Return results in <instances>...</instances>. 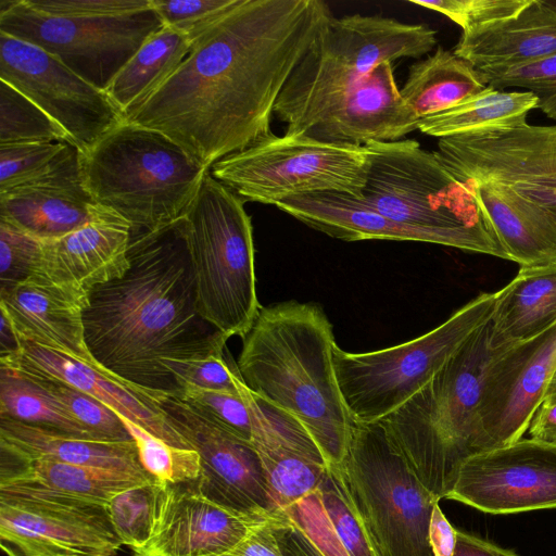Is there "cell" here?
<instances>
[{
	"label": "cell",
	"instance_id": "obj_49",
	"mask_svg": "<svg viewBox=\"0 0 556 556\" xmlns=\"http://www.w3.org/2000/svg\"><path fill=\"white\" fill-rule=\"evenodd\" d=\"M528 432L530 439L556 446V394L543 399L531 418Z\"/></svg>",
	"mask_w": 556,
	"mask_h": 556
},
{
	"label": "cell",
	"instance_id": "obj_46",
	"mask_svg": "<svg viewBox=\"0 0 556 556\" xmlns=\"http://www.w3.org/2000/svg\"><path fill=\"white\" fill-rule=\"evenodd\" d=\"M232 364L233 362L224 355L193 362L172 363L168 369L175 376L181 392L187 386L236 392Z\"/></svg>",
	"mask_w": 556,
	"mask_h": 556
},
{
	"label": "cell",
	"instance_id": "obj_38",
	"mask_svg": "<svg viewBox=\"0 0 556 556\" xmlns=\"http://www.w3.org/2000/svg\"><path fill=\"white\" fill-rule=\"evenodd\" d=\"M121 418L136 443L142 467L152 477L172 485L190 484L198 480L201 459L195 450L172 445L127 418Z\"/></svg>",
	"mask_w": 556,
	"mask_h": 556
},
{
	"label": "cell",
	"instance_id": "obj_20",
	"mask_svg": "<svg viewBox=\"0 0 556 556\" xmlns=\"http://www.w3.org/2000/svg\"><path fill=\"white\" fill-rule=\"evenodd\" d=\"M269 517L225 508L202 496L191 483L169 484L154 533L138 556L219 555Z\"/></svg>",
	"mask_w": 556,
	"mask_h": 556
},
{
	"label": "cell",
	"instance_id": "obj_11",
	"mask_svg": "<svg viewBox=\"0 0 556 556\" xmlns=\"http://www.w3.org/2000/svg\"><path fill=\"white\" fill-rule=\"evenodd\" d=\"M334 467L381 556H434L428 532L440 498L393 447L380 422H354L348 453Z\"/></svg>",
	"mask_w": 556,
	"mask_h": 556
},
{
	"label": "cell",
	"instance_id": "obj_14",
	"mask_svg": "<svg viewBox=\"0 0 556 556\" xmlns=\"http://www.w3.org/2000/svg\"><path fill=\"white\" fill-rule=\"evenodd\" d=\"M438 148L459 176L504 185L556 220V126L490 128L439 138Z\"/></svg>",
	"mask_w": 556,
	"mask_h": 556
},
{
	"label": "cell",
	"instance_id": "obj_3",
	"mask_svg": "<svg viewBox=\"0 0 556 556\" xmlns=\"http://www.w3.org/2000/svg\"><path fill=\"white\" fill-rule=\"evenodd\" d=\"M337 346L319 304L289 300L261 306L236 363L245 386L293 416L329 466L343 462L354 425L337 380Z\"/></svg>",
	"mask_w": 556,
	"mask_h": 556
},
{
	"label": "cell",
	"instance_id": "obj_45",
	"mask_svg": "<svg viewBox=\"0 0 556 556\" xmlns=\"http://www.w3.org/2000/svg\"><path fill=\"white\" fill-rule=\"evenodd\" d=\"M437 11L462 27L463 31L500 21L521 11L529 0H409Z\"/></svg>",
	"mask_w": 556,
	"mask_h": 556
},
{
	"label": "cell",
	"instance_id": "obj_41",
	"mask_svg": "<svg viewBox=\"0 0 556 556\" xmlns=\"http://www.w3.org/2000/svg\"><path fill=\"white\" fill-rule=\"evenodd\" d=\"M486 85L496 89L520 88L538 98V109L556 121V54L510 66L479 70Z\"/></svg>",
	"mask_w": 556,
	"mask_h": 556
},
{
	"label": "cell",
	"instance_id": "obj_15",
	"mask_svg": "<svg viewBox=\"0 0 556 556\" xmlns=\"http://www.w3.org/2000/svg\"><path fill=\"white\" fill-rule=\"evenodd\" d=\"M0 79L43 110L81 153L126 121L105 91L83 79L49 52L3 33H0Z\"/></svg>",
	"mask_w": 556,
	"mask_h": 556
},
{
	"label": "cell",
	"instance_id": "obj_5",
	"mask_svg": "<svg viewBox=\"0 0 556 556\" xmlns=\"http://www.w3.org/2000/svg\"><path fill=\"white\" fill-rule=\"evenodd\" d=\"M208 170L167 136L129 121L81 153L87 191L124 217L131 235L184 216Z\"/></svg>",
	"mask_w": 556,
	"mask_h": 556
},
{
	"label": "cell",
	"instance_id": "obj_53",
	"mask_svg": "<svg viewBox=\"0 0 556 556\" xmlns=\"http://www.w3.org/2000/svg\"><path fill=\"white\" fill-rule=\"evenodd\" d=\"M552 394H556V367L552 374L545 396Z\"/></svg>",
	"mask_w": 556,
	"mask_h": 556
},
{
	"label": "cell",
	"instance_id": "obj_4",
	"mask_svg": "<svg viewBox=\"0 0 556 556\" xmlns=\"http://www.w3.org/2000/svg\"><path fill=\"white\" fill-rule=\"evenodd\" d=\"M501 351L490 344L488 321L422 390L379 421L393 447L440 500L453 489L460 465L480 453L482 386Z\"/></svg>",
	"mask_w": 556,
	"mask_h": 556
},
{
	"label": "cell",
	"instance_id": "obj_6",
	"mask_svg": "<svg viewBox=\"0 0 556 556\" xmlns=\"http://www.w3.org/2000/svg\"><path fill=\"white\" fill-rule=\"evenodd\" d=\"M362 200L382 215L451 237L458 250L509 260L471 180L413 139L368 142Z\"/></svg>",
	"mask_w": 556,
	"mask_h": 556
},
{
	"label": "cell",
	"instance_id": "obj_19",
	"mask_svg": "<svg viewBox=\"0 0 556 556\" xmlns=\"http://www.w3.org/2000/svg\"><path fill=\"white\" fill-rule=\"evenodd\" d=\"M88 293L77 286L34 277L0 291V312L20 340L56 350L100 368L85 341L84 312Z\"/></svg>",
	"mask_w": 556,
	"mask_h": 556
},
{
	"label": "cell",
	"instance_id": "obj_18",
	"mask_svg": "<svg viewBox=\"0 0 556 556\" xmlns=\"http://www.w3.org/2000/svg\"><path fill=\"white\" fill-rule=\"evenodd\" d=\"M555 367L556 323L494 357L484 377L478 409L480 452L522 439L545 397Z\"/></svg>",
	"mask_w": 556,
	"mask_h": 556
},
{
	"label": "cell",
	"instance_id": "obj_47",
	"mask_svg": "<svg viewBox=\"0 0 556 556\" xmlns=\"http://www.w3.org/2000/svg\"><path fill=\"white\" fill-rule=\"evenodd\" d=\"M286 511L256 526L239 544L215 556H294L285 541Z\"/></svg>",
	"mask_w": 556,
	"mask_h": 556
},
{
	"label": "cell",
	"instance_id": "obj_21",
	"mask_svg": "<svg viewBox=\"0 0 556 556\" xmlns=\"http://www.w3.org/2000/svg\"><path fill=\"white\" fill-rule=\"evenodd\" d=\"M419 118L401 96L390 62L378 65L304 134L323 142L365 146L401 140Z\"/></svg>",
	"mask_w": 556,
	"mask_h": 556
},
{
	"label": "cell",
	"instance_id": "obj_28",
	"mask_svg": "<svg viewBox=\"0 0 556 556\" xmlns=\"http://www.w3.org/2000/svg\"><path fill=\"white\" fill-rule=\"evenodd\" d=\"M285 511L325 556H381L334 466L317 491Z\"/></svg>",
	"mask_w": 556,
	"mask_h": 556
},
{
	"label": "cell",
	"instance_id": "obj_52",
	"mask_svg": "<svg viewBox=\"0 0 556 556\" xmlns=\"http://www.w3.org/2000/svg\"><path fill=\"white\" fill-rule=\"evenodd\" d=\"M21 346V341L13 330L11 324L4 315L1 314L0 325V358L15 355Z\"/></svg>",
	"mask_w": 556,
	"mask_h": 556
},
{
	"label": "cell",
	"instance_id": "obj_13",
	"mask_svg": "<svg viewBox=\"0 0 556 556\" xmlns=\"http://www.w3.org/2000/svg\"><path fill=\"white\" fill-rule=\"evenodd\" d=\"M0 545L8 556H116L105 505L25 484H0Z\"/></svg>",
	"mask_w": 556,
	"mask_h": 556
},
{
	"label": "cell",
	"instance_id": "obj_33",
	"mask_svg": "<svg viewBox=\"0 0 556 556\" xmlns=\"http://www.w3.org/2000/svg\"><path fill=\"white\" fill-rule=\"evenodd\" d=\"M190 48L187 36L163 26L118 72L105 93L127 118L167 80Z\"/></svg>",
	"mask_w": 556,
	"mask_h": 556
},
{
	"label": "cell",
	"instance_id": "obj_29",
	"mask_svg": "<svg viewBox=\"0 0 556 556\" xmlns=\"http://www.w3.org/2000/svg\"><path fill=\"white\" fill-rule=\"evenodd\" d=\"M509 261L520 266L556 262V220L513 189L490 180H471Z\"/></svg>",
	"mask_w": 556,
	"mask_h": 556
},
{
	"label": "cell",
	"instance_id": "obj_44",
	"mask_svg": "<svg viewBox=\"0 0 556 556\" xmlns=\"http://www.w3.org/2000/svg\"><path fill=\"white\" fill-rule=\"evenodd\" d=\"M200 408L219 425L252 443V421L248 406L236 392L187 386L178 396Z\"/></svg>",
	"mask_w": 556,
	"mask_h": 556
},
{
	"label": "cell",
	"instance_id": "obj_22",
	"mask_svg": "<svg viewBox=\"0 0 556 556\" xmlns=\"http://www.w3.org/2000/svg\"><path fill=\"white\" fill-rule=\"evenodd\" d=\"M96 206L84 185L81 152L76 147L50 172L0 192V219L41 240L80 228Z\"/></svg>",
	"mask_w": 556,
	"mask_h": 556
},
{
	"label": "cell",
	"instance_id": "obj_36",
	"mask_svg": "<svg viewBox=\"0 0 556 556\" xmlns=\"http://www.w3.org/2000/svg\"><path fill=\"white\" fill-rule=\"evenodd\" d=\"M169 484L153 480L115 495L105 506L122 544L138 556L156 528Z\"/></svg>",
	"mask_w": 556,
	"mask_h": 556
},
{
	"label": "cell",
	"instance_id": "obj_39",
	"mask_svg": "<svg viewBox=\"0 0 556 556\" xmlns=\"http://www.w3.org/2000/svg\"><path fill=\"white\" fill-rule=\"evenodd\" d=\"M24 372L39 383L76 420L87 428L96 439L106 441H132L119 414L110 406L54 378L28 371Z\"/></svg>",
	"mask_w": 556,
	"mask_h": 556
},
{
	"label": "cell",
	"instance_id": "obj_8",
	"mask_svg": "<svg viewBox=\"0 0 556 556\" xmlns=\"http://www.w3.org/2000/svg\"><path fill=\"white\" fill-rule=\"evenodd\" d=\"M427 24L381 15L331 16L285 85L274 114L298 136L369 75L378 65L420 58L437 46Z\"/></svg>",
	"mask_w": 556,
	"mask_h": 556
},
{
	"label": "cell",
	"instance_id": "obj_30",
	"mask_svg": "<svg viewBox=\"0 0 556 556\" xmlns=\"http://www.w3.org/2000/svg\"><path fill=\"white\" fill-rule=\"evenodd\" d=\"M556 323V262L520 266L515 278L495 292L490 344L508 349L544 332Z\"/></svg>",
	"mask_w": 556,
	"mask_h": 556
},
{
	"label": "cell",
	"instance_id": "obj_51",
	"mask_svg": "<svg viewBox=\"0 0 556 556\" xmlns=\"http://www.w3.org/2000/svg\"><path fill=\"white\" fill-rule=\"evenodd\" d=\"M285 541L294 556H325L309 536L288 516Z\"/></svg>",
	"mask_w": 556,
	"mask_h": 556
},
{
	"label": "cell",
	"instance_id": "obj_32",
	"mask_svg": "<svg viewBox=\"0 0 556 556\" xmlns=\"http://www.w3.org/2000/svg\"><path fill=\"white\" fill-rule=\"evenodd\" d=\"M486 86L479 70L439 46L433 54L409 67L400 91L405 103L421 119L457 105Z\"/></svg>",
	"mask_w": 556,
	"mask_h": 556
},
{
	"label": "cell",
	"instance_id": "obj_9",
	"mask_svg": "<svg viewBox=\"0 0 556 556\" xmlns=\"http://www.w3.org/2000/svg\"><path fill=\"white\" fill-rule=\"evenodd\" d=\"M185 216L199 312L228 338H243L262 306L244 200L208 170Z\"/></svg>",
	"mask_w": 556,
	"mask_h": 556
},
{
	"label": "cell",
	"instance_id": "obj_12",
	"mask_svg": "<svg viewBox=\"0 0 556 556\" xmlns=\"http://www.w3.org/2000/svg\"><path fill=\"white\" fill-rule=\"evenodd\" d=\"M368 167L365 146L271 132L214 163L210 174L243 200L276 205L293 197L324 192L361 199Z\"/></svg>",
	"mask_w": 556,
	"mask_h": 556
},
{
	"label": "cell",
	"instance_id": "obj_26",
	"mask_svg": "<svg viewBox=\"0 0 556 556\" xmlns=\"http://www.w3.org/2000/svg\"><path fill=\"white\" fill-rule=\"evenodd\" d=\"M453 52L477 70L556 54V9L547 1L529 0L515 15L462 31Z\"/></svg>",
	"mask_w": 556,
	"mask_h": 556
},
{
	"label": "cell",
	"instance_id": "obj_1",
	"mask_svg": "<svg viewBox=\"0 0 556 556\" xmlns=\"http://www.w3.org/2000/svg\"><path fill=\"white\" fill-rule=\"evenodd\" d=\"M332 16L321 0H238L126 121L206 168L269 136L275 104Z\"/></svg>",
	"mask_w": 556,
	"mask_h": 556
},
{
	"label": "cell",
	"instance_id": "obj_42",
	"mask_svg": "<svg viewBox=\"0 0 556 556\" xmlns=\"http://www.w3.org/2000/svg\"><path fill=\"white\" fill-rule=\"evenodd\" d=\"M43 241L0 219V291L36 277Z\"/></svg>",
	"mask_w": 556,
	"mask_h": 556
},
{
	"label": "cell",
	"instance_id": "obj_34",
	"mask_svg": "<svg viewBox=\"0 0 556 556\" xmlns=\"http://www.w3.org/2000/svg\"><path fill=\"white\" fill-rule=\"evenodd\" d=\"M538 98L529 91H504L486 86L457 105L419 119L418 130L439 138L513 127L527 123Z\"/></svg>",
	"mask_w": 556,
	"mask_h": 556
},
{
	"label": "cell",
	"instance_id": "obj_17",
	"mask_svg": "<svg viewBox=\"0 0 556 556\" xmlns=\"http://www.w3.org/2000/svg\"><path fill=\"white\" fill-rule=\"evenodd\" d=\"M447 500L492 515L556 508V446L520 439L459 467Z\"/></svg>",
	"mask_w": 556,
	"mask_h": 556
},
{
	"label": "cell",
	"instance_id": "obj_35",
	"mask_svg": "<svg viewBox=\"0 0 556 556\" xmlns=\"http://www.w3.org/2000/svg\"><path fill=\"white\" fill-rule=\"evenodd\" d=\"M0 417L79 438L96 439L27 374L1 364Z\"/></svg>",
	"mask_w": 556,
	"mask_h": 556
},
{
	"label": "cell",
	"instance_id": "obj_27",
	"mask_svg": "<svg viewBox=\"0 0 556 556\" xmlns=\"http://www.w3.org/2000/svg\"><path fill=\"white\" fill-rule=\"evenodd\" d=\"M0 450L27 459L151 476L141 465L135 441L79 438L0 417Z\"/></svg>",
	"mask_w": 556,
	"mask_h": 556
},
{
	"label": "cell",
	"instance_id": "obj_24",
	"mask_svg": "<svg viewBox=\"0 0 556 556\" xmlns=\"http://www.w3.org/2000/svg\"><path fill=\"white\" fill-rule=\"evenodd\" d=\"M20 341L18 352L0 358L1 365L65 382L96 397L165 442L190 448L181 435L166 422L150 399L88 363L50 348Z\"/></svg>",
	"mask_w": 556,
	"mask_h": 556
},
{
	"label": "cell",
	"instance_id": "obj_40",
	"mask_svg": "<svg viewBox=\"0 0 556 556\" xmlns=\"http://www.w3.org/2000/svg\"><path fill=\"white\" fill-rule=\"evenodd\" d=\"M73 147L68 142L0 144V192L50 172Z\"/></svg>",
	"mask_w": 556,
	"mask_h": 556
},
{
	"label": "cell",
	"instance_id": "obj_31",
	"mask_svg": "<svg viewBox=\"0 0 556 556\" xmlns=\"http://www.w3.org/2000/svg\"><path fill=\"white\" fill-rule=\"evenodd\" d=\"M0 451V484L37 486L102 505L131 486L156 480L152 476L132 472L50 459H27Z\"/></svg>",
	"mask_w": 556,
	"mask_h": 556
},
{
	"label": "cell",
	"instance_id": "obj_7",
	"mask_svg": "<svg viewBox=\"0 0 556 556\" xmlns=\"http://www.w3.org/2000/svg\"><path fill=\"white\" fill-rule=\"evenodd\" d=\"M163 26L151 0H0V33L41 48L103 91Z\"/></svg>",
	"mask_w": 556,
	"mask_h": 556
},
{
	"label": "cell",
	"instance_id": "obj_25",
	"mask_svg": "<svg viewBox=\"0 0 556 556\" xmlns=\"http://www.w3.org/2000/svg\"><path fill=\"white\" fill-rule=\"evenodd\" d=\"M276 206L306 226L344 241H414L457 249L456 242L442 232L395 222L345 193L298 195Z\"/></svg>",
	"mask_w": 556,
	"mask_h": 556
},
{
	"label": "cell",
	"instance_id": "obj_23",
	"mask_svg": "<svg viewBox=\"0 0 556 556\" xmlns=\"http://www.w3.org/2000/svg\"><path fill=\"white\" fill-rule=\"evenodd\" d=\"M130 238V224L116 212L97 204L92 218L80 228L56 239L42 240L36 277L87 291L121 278L129 267Z\"/></svg>",
	"mask_w": 556,
	"mask_h": 556
},
{
	"label": "cell",
	"instance_id": "obj_16",
	"mask_svg": "<svg viewBox=\"0 0 556 556\" xmlns=\"http://www.w3.org/2000/svg\"><path fill=\"white\" fill-rule=\"evenodd\" d=\"M151 401L189 447L198 452L201 472L191 483L198 493L239 514H279L268 493L262 460L251 442L178 396L161 395Z\"/></svg>",
	"mask_w": 556,
	"mask_h": 556
},
{
	"label": "cell",
	"instance_id": "obj_43",
	"mask_svg": "<svg viewBox=\"0 0 556 556\" xmlns=\"http://www.w3.org/2000/svg\"><path fill=\"white\" fill-rule=\"evenodd\" d=\"M237 2L238 0H151L164 26L187 36L191 42Z\"/></svg>",
	"mask_w": 556,
	"mask_h": 556
},
{
	"label": "cell",
	"instance_id": "obj_10",
	"mask_svg": "<svg viewBox=\"0 0 556 556\" xmlns=\"http://www.w3.org/2000/svg\"><path fill=\"white\" fill-rule=\"evenodd\" d=\"M483 292L434 329L407 342L363 353L334 351L338 384L353 422L375 424L422 390L493 313Z\"/></svg>",
	"mask_w": 556,
	"mask_h": 556
},
{
	"label": "cell",
	"instance_id": "obj_50",
	"mask_svg": "<svg viewBox=\"0 0 556 556\" xmlns=\"http://www.w3.org/2000/svg\"><path fill=\"white\" fill-rule=\"evenodd\" d=\"M453 556H519L511 549L503 548L470 533L457 530Z\"/></svg>",
	"mask_w": 556,
	"mask_h": 556
},
{
	"label": "cell",
	"instance_id": "obj_48",
	"mask_svg": "<svg viewBox=\"0 0 556 556\" xmlns=\"http://www.w3.org/2000/svg\"><path fill=\"white\" fill-rule=\"evenodd\" d=\"M429 544L434 556H453L457 541V530L442 513L439 503L432 509L429 523Z\"/></svg>",
	"mask_w": 556,
	"mask_h": 556
},
{
	"label": "cell",
	"instance_id": "obj_37",
	"mask_svg": "<svg viewBox=\"0 0 556 556\" xmlns=\"http://www.w3.org/2000/svg\"><path fill=\"white\" fill-rule=\"evenodd\" d=\"M24 142L73 144L67 132L43 110L0 79V144Z\"/></svg>",
	"mask_w": 556,
	"mask_h": 556
},
{
	"label": "cell",
	"instance_id": "obj_2",
	"mask_svg": "<svg viewBox=\"0 0 556 556\" xmlns=\"http://www.w3.org/2000/svg\"><path fill=\"white\" fill-rule=\"evenodd\" d=\"M128 261L121 278L89 290L86 344L104 372L137 393L180 396L168 365L224 356L229 339L199 312L186 216L131 235Z\"/></svg>",
	"mask_w": 556,
	"mask_h": 556
}]
</instances>
